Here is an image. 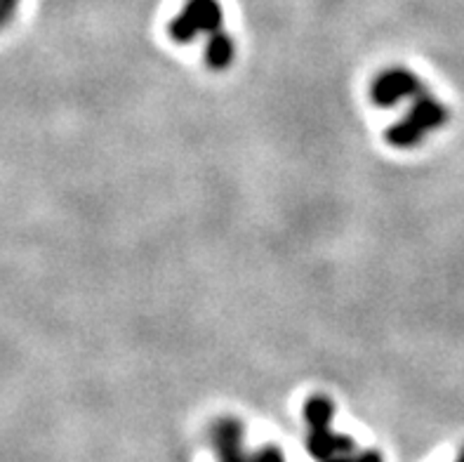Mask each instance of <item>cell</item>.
<instances>
[{"mask_svg": "<svg viewBox=\"0 0 464 462\" xmlns=\"http://www.w3.org/2000/svg\"><path fill=\"white\" fill-rule=\"evenodd\" d=\"M448 121V109L439 100H434L431 94L422 93L420 97H415V104L408 112V116L396 123L394 128L387 130V142L392 147L408 149L415 147L418 142H422V137L430 133V130L441 128Z\"/></svg>", "mask_w": 464, "mask_h": 462, "instance_id": "cell-3", "label": "cell"}, {"mask_svg": "<svg viewBox=\"0 0 464 462\" xmlns=\"http://www.w3.org/2000/svg\"><path fill=\"white\" fill-rule=\"evenodd\" d=\"M234 41H231L229 35L218 31V34H210V41H208V50H206V59L208 66L210 69H227L231 64V59H234Z\"/></svg>", "mask_w": 464, "mask_h": 462, "instance_id": "cell-6", "label": "cell"}, {"mask_svg": "<svg viewBox=\"0 0 464 462\" xmlns=\"http://www.w3.org/2000/svg\"><path fill=\"white\" fill-rule=\"evenodd\" d=\"M210 446L218 462H285L278 446H262L257 451H247L246 429L236 418H219L212 425Z\"/></svg>", "mask_w": 464, "mask_h": 462, "instance_id": "cell-2", "label": "cell"}, {"mask_svg": "<svg viewBox=\"0 0 464 462\" xmlns=\"http://www.w3.org/2000/svg\"><path fill=\"white\" fill-rule=\"evenodd\" d=\"M424 93L422 83L406 69H389L372 83V100L380 106H396L399 102L420 97Z\"/></svg>", "mask_w": 464, "mask_h": 462, "instance_id": "cell-5", "label": "cell"}, {"mask_svg": "<svg viewBox=\"0 0 464 462\" xmlns=\"http://www.w3.org/2000/svg\"><path fill=\"white\" fill-rule=\"evenodd\" d=\"M17 3L19 0H0V12H3L5 22L12 17V15H14V10H17Z\"/></svg>", "mask_w": 464, "mask_h": 462, "instance_id": "cell-7", "label": "cell"}, {"mask_svg": "<svg viewBox=\"0 0 464 462\" xmlns=\"http://www.w3.org/2000/svg\"><path fill=\"white\" fill-rule=\"evenodd\" d=\"M335 404L324 394L306 401V451L316 462H384L377 451H359L352 437L333 429Z\"/></svg>", "mask_w": 464, "mask_h": 462, "instance_id": "cell-1", "label": "cell"}, {"mask_svg": "<svg viewBox=\"0 0 464 462\" xmlns=\"http://www.w3.org/2000/svg\"><path fill=\"white\" fill-rule=\"evenodd\" d=\"M222 31V7L218 0H188L182 15L170 22V35L177 43H191L198 34Z\"/></svg>", "mask_w": 464, "mask_h": 462, "instance_id": "cell-4", "label": "cell"}, {"mask_svg": "<svg viewBox=\"0 0 464 462\" xmlns=\"http://www.w3.org/2000/svg\"><path fill=\"white\" fill-rule=\"evenodd\" d=\"M3 24H5V17H3V12H0V26H3Z\"/></svg>", "mask_w": 464, "mask_h": 462, "instance_id": "cell-9", "label": "cell"}, {"mask_svg": "<svg viewBox=\"0 0 464 462\" xmlns=\"http://www.w3.org/2000/svg\"><path fill=\"white\" fill-rule=\"evenodd\" d=\"M455 462H464V448H462V451H459V456H458V460H455Z\"/></svg>", "mask_w": 464, "mask_h": 462, "instance_id": "cell-8", "label": "cell"}]
</instances>
